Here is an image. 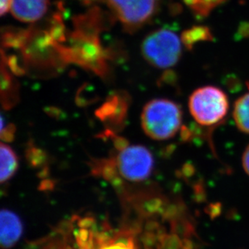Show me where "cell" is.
<instances>
[{"instance_id": "cell-9", "label": "cell", "mask_w": 249, "mask_h": 249, "mask_svg": "<svg viewBox=\"0 0 249 249\" xmlns=\"http://www.w3.org/2000/svg\"><path fill=\"white\" fill-rule=\"evenodd\" d=\"M249 88V83H248ZM233 118L239 130L249 134V91L236 100L233 110Z\"/></svg>"}, {"instance_id": "cell-3", "label": "cell", "mask_w": 249, "mask_h": 249, "mask_svg": "<svg viewBox=\"0 0 249 249\" xmlns=\"http://www.w3.org/2000/svg\"><path fill=\"white\" fill-rule=\"evenodd\" d=\"M181 53V40L169 29L151 33L143 40L142 54L148 63L157 68H170L178 63Z\"/></svg>"}, {"instance_id": "cell-2", "label": "cell", "mask_w": 249, "mask_h": 249, "mask_svg": "<svg viewBox=\"0 0 249 249\" xmlns=\"http://www.w3.org/2000/svg\"><path fill=\"white\" fill-rule=\"evenodd\" d=\"M189 109L197 124L213 126L225 118L229 109V102L222 89L207 86L198 88L191 94Z\"/></svg>"}, {"instance_id": "cell-6", "label": "cell", "mask_w": 249, "mask_h": 249, "mask_svg": "<svg viewBox=\"0 0 249 249\" xmlns=\"http://www.w3.org/2000/svg\"><path fill=\"white\" fill-rule=\"evenodd\" d=\"M24 231L21 219L15 212L2 209L0 212V244L2 249L17 245Z\"/></svg>"}, {"instance_id": "cell-4", "label": "cell", "mask_w": 249, "mask_h": 249, "mask_svg": "<svg viewBox=\"0 0 249 249\" xmlns=\"http://www.w3.org/2000/svg\"><path fill=\"white\" fill-rule=\"evenodd\" d=\"M117 163L120 174L125 179L141 181L150 176L154 160L148 148L141 145H132L120 152Z\"/></svg>"}, {"instance_id": "cell-7", "label": "cell", "mask_w": 249, "mask_h": 249, "mask_svg": "<svg viewBox=\"0 0 249 249\" xmlns=\"http://www.w3.org/2000/svg\"><path fill=\"white\" fill-rule=\"evenodd\" d=\"M49 4L50 0H12L10 11L19 21L32 23L44 17Z\"/></svg>"}, {"instance_id": "cell-5", "label": "cell", "mask_w": 249, "mask_h": 249, "mask_svg": "<svg viewBox=\"0 0 249 249\" xmlns=\"http://www.w3.org/2000/svg\"><path fill=\"white\" fill-rule=\"evenodd\" d=\"M123 24L136 28L144 24L155 12L158 0H107Z\"/></svg>"}, {"instance_id": "cell-10", "label": "cell", "mask_w": 249, "mask_h": 249, "mask_svg": "<svg viewBox=\"0 0 249 249\" xmlns=\"http://www.w3.org/2000/svg\"><path fill=\"white\" fill-rule=\"evenodd\" d=\"M212 36L209 28L204 26H195L184 32L181 41L190 50L193 48L196 43L206 40H212Z\"/></svg>"}, {"instance_id": "cell-13", "label": "cell", "mask_w": 249, "mask_h": 249, "mask_svg": "<svg viewBox=\"0 0 249 249\" xmlns=\"http://www.w3.org/2000/svg\"><path fill=\"white\" fill-rule=\"evenodd\" d=\"M242 165L245 173L249 176V144L247 146V148H245L243 154Z\"/></svg>"}, {"instance_id": "cell-1", "label": "cell", "mask_w": 249, "mask_h": 249, "mask_svg": "<svg viewBox=\"0 0 249 249\" xmlns=\"http://www.w3.org/2000/svg\"><path fill=\"white\" fill-rule=\"evenodd\" d=\"M182 122L181 108L169 99H156L148 102L141 115L143 132L155 141H165L178 133Z\"/></svg>"}, {"instance_id": "cell-14", "label": "cell", "mask_w": 249, "mask_h": 249, "mask_svg": "<svg viewBox=\"0 0 249 249\" xmlns=\"http://www.w3.org/2000/svg\"><path fill=\"white\" fill-rule=\"evenodd\" d=\"M12 0H0V13L2 16L8 12Z\"/></svg>"}, {"instance_id": "cell-12", "label": "cell", "mask_w": 249, "mask_h": 249, "mask_svg": "<svg viewBox=\"0 0 249 249\" xmlns=\"http://www.w3.org/2000/svg\"><path fill=\"white\" fill-rule=\"evenodd\" d=\"M99 249H135L132 244H126L124 242H111L108 245H105Z\"/></svg>"}, {"instance_id": "cell-11", "label": "cell", "mask_w": 249, "mask_h": 249, "mask_svg": "<svg viewBox=\"0 0 249 249\" xmlns=\"http://www.w3.org/2000/svg\"><path fill=\"white\" fill-rule=\"evenodd\" d=\"M196 14L206 17L224 0H184Z\"/></svg>"}, {"instance_id": "cell-8", "label": "cell", "mask_w": 249, "mask_h": 249, "mask_svg": "<svg viewBox=\"0 0 249 249\" xmlns=\"http://www.w3.org/2000/svg\"><path fill=\"white\" fill-rule=\"evenodd\" d=\"M0 181L2 183L9 181L18 169L17 154L7 144L1 143L0 147Z\"/></svg>"}]
</instances>
